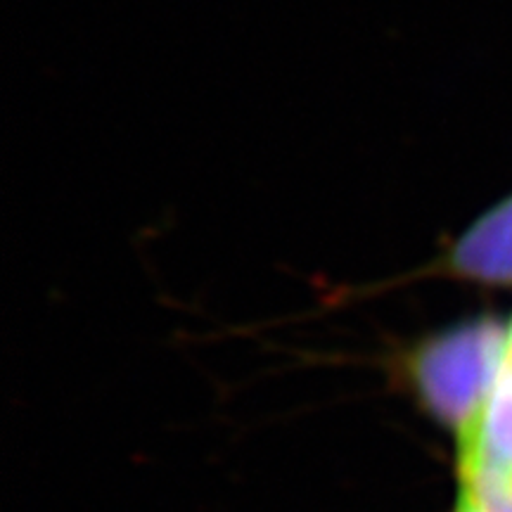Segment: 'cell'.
<instances>
[{"label":"cell","instance_id":"cell-1","mask_svg":"<svg viewBox=\"0 0 512 512\" xmlns=\"http://www.w3.org/2000/svg\"><path fill=\"white\" fill-rule=\"evenodd\" d=\"M508 356V323L494 313L411 339L392 356L394 380L460 446L475 434Z\"/></svg>","mask_w":512,"mask_h":512},{"label":"cell","instance_id":"cell-2","mask_svg":"<svg viewBox=\"0 0 512 512\" xmlns=\"http://www.w3.org/2000/svg\"><path fill=\"white\" fill-rule=\"evenodd\" d=\"M427 280H448L458 285H477L489 290H512V192L491 204L465 230L439 249L432 259L408 268L380 283L349 287L344 297H335L332 304L361 302L377 294L411 287Z\"/></svg>","mask_w":512,"mask_h":512},{"label":"cell","instance_id":"cell-3","mask_svg":"<svg viewBox=\"0 0 512 512\" xmlns=\"http://www.w3.org/2000/svg\"><path fill=\"white\" fill-rule=\"evenodd\" d=\"M456 475L512 486V361L505 356L475 434L456 446Z\"/></svg>","mask_w":512,"mask_h":512},{"label":"cell","instance_id":"cell-4","mask_svg":"<svg viewBox=\"0 0 512 512\" xmlns=\"http://www.w3.org/2000/svg\"><path fill=\"white\" fill-rule=\"evenodd\" d=\"M451 512H491L489 503L482 496L475 479L456 475V496H453V510Z\"/></svg>","mask_w":512,"mask_h":512},{"label":"cell","instance_id":"cell-5","mask_svg":"<svg viewBox=\"0 0 512 512\" xmlns=\"http://www.w3.org/2000/svg\"><path fill=\"white\" fill-rule=\"evenodd\" d=\"M508 358L512 361V316L508 320Z\"/></svg>","mask_w":512,"mask_h":512}]
</instances>
